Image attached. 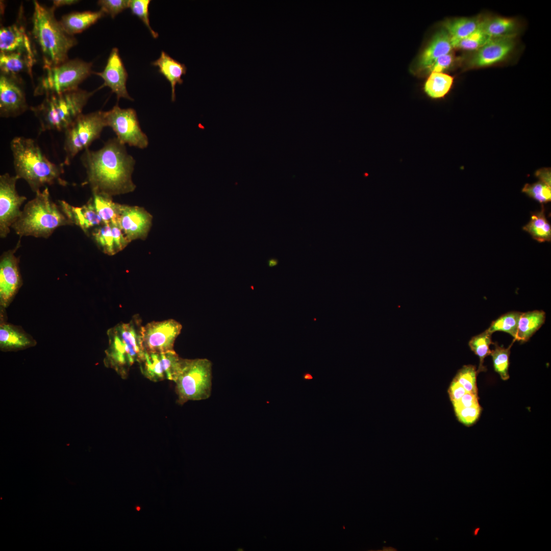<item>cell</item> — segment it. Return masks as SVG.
Instances as JSON below:
<instances>
[{
    "label": "cell",
    "mask_w": 551,
    "mask_h": 551,
    "mask_svg": "<svg viewBox=\"0 0 551 551\" xmlns=\"http://www.w3.org/2000/svg\"><path fill=\"white\" fill-rule=\"evenodd\" d=\"M81 160L92 191L112 196L134 190L131 176L135 161L116 138L97 151L86 149Z\"/></svg>",
    "instance_id": "1"
},
{
    "label": "cell",
    "mask_w": 551,
    "mask_h": 551,
    "mask_svg": "<svg viewBox=\"0 0 551 551\" xmlns=\"http://www.w3.org/2000/svg\"><path fill=\"white\" fill-rule=\"evenodd\" d=\"M33 3L31 35L41 53L43 69L58 65L68 60V53L77 41L57 20L54 7Z\"/></svg>",
    "instance_id": "2"
},
{
    "label": "cell",
    "mask_w": 551,
    "mask_h": 551,
    "mask_svg": "<svg viewBox=\"0 0 551 551\" xmlns=\"http://www.w3.org/2000/svg\"><path fill=\"white\" fill-rule=\"evenodd\" d=\"M10 148L16 176L24 180L34 192L47 185L66 184L61 178L63 169L48 160L33 139L14 137Z\"/></svg>",
    "instance_id": "3"
},
{
    "label": "cell",
    "mask_w": 551,
    "mask_h": 551,
    "mask_svg": "<svg viewBox=\"0 0 551 551\" xmlns=\"http://www.w3.org/2000/svg\"><path fill=\"white\" fill-rule=\"evenodd\" d=\"M142 320L138 314L128 322H119L107 331L109 346L106 350L105 364L126 379L131 367L140 363L145 352L142 338Z\"/></svg>",
    "instance_id": "4"
},
{
    "label": "cell",
    "mask_w": 551,
    "mask_h": 551,
    "mask_svg": "<svg viewBox=\"0 0 551 551\" xmlns=\"http://www.w3.org/2000/svg\"><path fill=\"white\" fill-rule=\"evenodd\" d=\"M35 193L11 227L18 235L47 238L57 228L73 224L53 201L47 187Z\"/></svg>",
    "instance_id": "5"
},
{
    "label": "cell",
    "mask_w": 551,
    "mask_h": 551,
    "mask_svg": "<svg viewBox=\"0 0 551 551\" xmlns=\"http://www.w3.org/2000/svg\"><path fill=\"white\" fill-rule=\"evenodd\" d=\"M94 91L79 88L45 96L42 102L31 108L38 118L41 131H65L82 113Z\"/></svg>",
    "instance_id": "6"
},
{
    "label": "cell",
    "mask_w": 551,
    "mask_h": 551,
    "mask_svg": "<svg viewBox=\"0 0 551 551\" xmlns=\"http://www.w3.org/2000/svg\"><path fill=\"white\" fill-rule=\"evenodd\" d=\"M212 362L207 359H183L174 382L177 402L182 405L189 400L208 398L212 390Z\"/></svg>",
    "instance_id": "7"
},
{
    "label": "cell",
    "mask_w": 551,
    "mask_h": 551,
    "mask_svg": "<svg viewBox=\"0 0 551 551\" xmlns=\"http://www.w3.org/2000/svg\"><path fill=\"white\" fill-rule=\"evenodd\" d=\"M92 63L74 59L44 68L35 88L34 95L45 96L78 89L79 85L92 73Z\"/></svg>",
    "instance_id": "8"
},
{
    "label": "cell",
    "mask_w": 551,
    "mask_h": 551,
    "mask_svg": "<svg viewBox=\"0 0 551 551\" xmlns=\"http://www.w3.org/2000/svg\"><path fill=\"white\" fill-rule=\"evenodd\" d=\"M106 127L105 111H97L79 116L64 131V163L69 164L80 152L88 149Z\"/></svg>",
    "instance_id": "9"
},
{
    "label": "cell",
    "mask_w": 551,
    "mask_h": 551,
    "mask_svg": "<svg viewBox=\"0 0 551 551\" xmlns=\"http://www.w3.org/2000/svg\"><path fill=\"white\" fill-rule=\"evenodd\" d=\"M107 126L112 128L118 140L123 144L144 149L148 144L146 134L142 131L135 110L122 109L118 105L105 111Z\"/></svg>",
    "instance_id": "10"
},
{
    "label": "cell",
    "mask_w": 551,
    "mask_h": 551,
    "mask_svg": "<svg viewBox=\"0 0 551 551\" xmlns=\"http://www.w3.org/2000/svg\"><path fill=\"white\" fill-rule=\"evenodd\" d=\"M182 324L173 319L153 321L142 325L141 338L145 352L162 353L173 349Z\"/></svg>",
    "instance_id": "11"
},
{
    "label": "cell",
    "mask_w": 551,
    "mask_h": 551,
    "mask_svg": "<svg viewBox=\"0 0 551 551\" xmlns=\"http://www.w3.org/2000/svg\"><path fill=\"white\" fill-rule=\"evenodd\" d=\"M19 178L4 173L0 176V236L5 238L10 228L21 215L20 209L27 198L20 195L16 189Z\"/></svg>",
    "instance_id": "12"
},
{
    "label": "cell",
    "mask_w": 551,
    "mask_h": 551,
    "mask_svg": "<svg viewBox=\"0 0 551 551\" xmlns=\"http://www.w3.org/2000/svg\"><path fill=\"white\" fill-rule=\"evenodd\" d=\"M183 360L174 350L162 353L145 352L143 360L139 364L142 374L152 382L165 380L174 382Z\"/></svg>",
    "instance_id": "13"
},
{
    "label": "cell",
    "mask_w": 551,
    "mask_h": 551,
    "mask_svg": "<svg viewBox=\"0 0 551 551\" xmlns=\"http://www.w3.org/2000/svg\"><path fill=\"white\" fill-rule=\"evenodd\" d=\"M4 252L0 259V310H6L22 285L19 259L15 255L19 247Z\"/></svg>",
    "instance_id": "14"
},
{
    "label": "cell",
    "mask_w": 551,
    "mask_h": 551,
    "mask_svg": "<svg viewBox=\"0 0 551 551\" xmlns=\"http://www.w3.org/2000/svg\"><path fill=\"white\" fill-rule=\"evenodd\" d=\"M25 92L16 77L1 73L0 76V115L2 117H16L28 109Z\"/></svg>",
    "instance_id": "15"
},
{
    "label": "cell",
    "mask_w": 551,
    "mask_h": 551,
    "mask_svg": "<svg viewBox=\"0 0 551 551\" xmlns=\"http://www.w3.org/2000/svg\"><path fill=\"white\" fill-rule=\"evenodd\" d=\"M22 53L36 59L31 35L27 33L22 7L16 22L0 29V53Z\"/></svg>",
    "instance_id": "16"
},
{
    "label": "cell",
    "mask_w": 551,
    "mask_h": 551,
    "mask_svg": "<svg viewBox=\"0 0 551 551\" xmlns=\"http://www.w3.org/2000/svg\"><path fill=\"white\" fill-rule=\"evenodd\" d=\"M151 222L152 216L143 208L120 204L117 225L129 242L146 237Z\"/></svg>",
    "instance_id": "17"
},
{
    "label": "cell",
    "mask_w": 551,
    "mask_h": 551,
    "mask_svg": "<svg viewBox=\"0 0 551 551\" xmlns=\"http://www.w3.org/2000/svg\"><path fill=\"white\" fill-rule=\"evenodd\" d=\"M515 45V35L491 38L470 59V67H482L493 65L505 60Z\"/></svg>",
    "instance_id": "18"
},
{
    "label": "cell",
    "mask_w": 551,
    "mask_h": 551,
    "mask_svg": "<svg viewBox=\"0 0 551 551\" xmlns=\"http://www.w3.org/2000/svg\"><path fill=\"white\" fill-rule=\"evenodd\" d=\"M94 73L104 80V84L100 88L106 86L109 87L112 92L116 94L118 99L124 98L133 100L127 89L126 82L128 75L118 48L115 47L112 49L104 69L102 72Z\"/></svg>",
    "instance_id": "19"
},
{
    "label": "cell",
    "mask_w": 551,
    "mask_h": 551,
    "mask_svg": "<svg viewBox=\"0 0 551 551\" xmlns=\"http://www.w3.org/2000/svg\"><path fill=\"white\" fill-rule=\"evenodd\" d=\"M0 312V347L2 350H19L36 345V340L21 327L6 321L5 310Z\"/></svg>",
    "instance_id": "20"
},
{
    "label": "cell",
    "mask_w": 551,
    "mask_h": 551,
    "mask_svg": "<svg viewBox=\"0 0 551 551\" xmlns=\"http://www.w3.org/2000/svg\"><path fill=\"white\" fill-rule=\"evenodd\" d=\"M59 205L72 224L79 226L88 235L90 229L104 223L95 209L92 198L81 207L71 206L64 201H59Z\"/></svg>",
    "instance_id": "21"
},
{
    "label": "cell",
    "mask_w": 551,
    "mask_h": 551,
    "mask_svg": "<svg viewBox=\"0 0 551 551\" xmlns=\"http://www.w3.org/2000/svg\"><path fill=\"white\" fill-rule=\"evenodd\" d=\"M452 48L448 33L444 29L437 32L420 56L419 66L427 68L439 57L450 53Z\"/></svg>",
    "instance_id": "22"
},
{
    "label": "cell",
    "mask_w": 551,
    "mask_h": 551,
    "mask_svg": "<svg viewBox=\"0 0 551 551\" xmlns=\"http://www.w3.org/2000/svg\"><path fill=\"white\" fill-rule=\"evenodd\" d=\"M158 67L159 72L169 82L171 88V101L176 99V86L183 83L182 76L187 72L186 65L162 51L160 57L152 63Z\"/></svg>",
    "instance_id": "23"
},
{
    "label": "cell",
    "mask_w": 551,
    "mask_h": 551,
    "mask_svg": "<svg viewBox=\"0 0 551 551\" xmlns=\"http://www.w3.org/2000/svg\"><path fill=\"white\" fill-rule=\"evenodd\" d=\"M105 14L101 10L95 12H74L63 16L60 22L65 31L73 36L88 28Z\"/></svg>",
    "instance_id": "24"
},
{
    "label": "cell",
    "mask_w": 551,
    "mask_h": 551,
    "mask_svg": "<svg viewBox=\"0 0 551 551\" xmlns=\"http://www.w3.org/2000/svg\"><path fill=\"white\" fill-rule=\"evenodd\" d=\"M36 62V59L22 53H0L1 73L16 76L25 72L32 78V68Z\"/></svg>",
    "instance_id": "25"
},
{
    "label": "cell",
    "mask_w": 551,
    "mask_h": 551,
    "mask_svg": "<svg viewBox=\"0 0 551 551\" xmlns=\"http://www.w3.org/2000/svg\"><path fill=\"white\" fill-rule=\"evenodd\" d=\"M545 313L534 310L522 313L519 319L515 340L525 342L538 331L545 320Z\"/></svg>",
    "instance_id": "26"
},
{
    "label": "cell",
    "mask_w": 551,
    "mask_h": 551,
    "mask_svg": "<svg viewBox=\"0 0 551 551\" xmlns=\"http://www.w3.org/2000/svg\"><path fill=\"white\" fill-rule=\"evenodd\" d=\"M480 29L490 38L515 35L517 22L513 18L495 17L482 19Z\"/></svg>",
    "instance_id": "27"
},
{
    "label": "cell",
    "mask_w": 551,
    "mask_h": 551,
    "mask_svg": "<svg viewBox=\"0 0 551 551\" xmlns=\"http://www.w3.org/2000/svg\"><path fill=\"white\" fill-rule=\"evenodd\" d=\"M92 201L95 209L105 224H117L120 204L114 203L112 196L92 191Z\"/></svg>",
    "instance_id": "28"
},
{
    "label": "cell",
    "mask_w": 551,
    "mask_h": 551,
    "mask_svg": "<svg viewBox=\"0 0 551 551\" xmlns=\"http://www.w3.org/2000/svg\"><path fill=\"white\" fill-rule=\"evenodd\" d=\"M523 230L539 242L550 241L551 227L546 218L543 205L540 211L532 213L530 221L523 227Z\"/></svg>",
    "instance_id": "29"
},
{
    "label": "cell",
    "mask_w": 551,
    "mask_h": 551,
    "mask_svg": "<svg viewBox=\"0 0 551 551\" xmlns=\"http://www.w3.org/2000/svg\"><path fill=\"white\" fill-rule=\"evenodd\" d=\"M481 19L468 17L455 18L446 20L443 27L451 39H461L477 31L480 27Z\"/></svg>",
    "instance_id": "30"
},
{
    "label": "cell",
    "mask_w": 551,
    "mask_h": 551,
    "mask_svg": "<svg viewBox=\"0 0 551 551\" xmlns=\"http://www.w3.org/2000/svg\"><path fill=\"white\" fill-rule=\"evenodd\" d=\"M453 77L443 72H431L424 85V91L430 97L441 98L449 91Z\"/></svg>",
    "instance_id": "31"
},
{
    "label": "cell",
    "mask_w": 551,
    "mask_h": 551,
    "mask_svg": "<svg viewBox=\"0 0 551 551\" xmlns=\"http://www.w3.org/2000/svg\"><path fill=\"white\" fill-rule=\"evenodd\" d=\"M491 335L492 334L486 330L481 334L472 337L469 341L468 345L470 348L479 357L480 359L479 366L477 370L478 374L486 370L484 366V359L491 354L489 346L493 343Z\"/></svg>",
    "instance_id": "32"
},
{
    "label": "cell",
    "mask_w": 551,
    "mask_h": 551,
    "mask_svg": "<svg viewBox=\"0 0 551 551\" xmlns=\"http://www.w3.org/2000/svg\"><path fill=\"white\" fill-rule=\"evenodd\" d=\"M522 312L510 311L493 321L487 330L491 333L500 331L508 333L516 339L518 324Z\"/></svg>",
    "instance_id": "33"
},
{
    "label": "cell",
    "mask_w": 551,
    "mask_h": 551,
    "mask_svg": "<svg viewBox=\"0 0 551 551\" xmlns=\"http://www.w3.org/2000/svg\"><path fill=\"white\" fill-rule=\"evenodd\" d=\"M513 340L509 347L505 348L499 346L497 342H493L494 349L491 350L490 355L492 358L494 370L500 375L501 379L506 381L509 379V367L510 349L513 343Z\"/></svg>",
    "instance_id": "34"
},
{
    "label": "cell",
    "mask_w": 551,
    "mask_h": 551,
    "mask_svg": "<svg viewBox=\"0 0 551 551\" xmlns=\"http://www.w3.org/2000/svg\"><path fill=\"white\" fill-rule=\"evenodd\" d=\"M93 239L103 252L108 255L116 254L110 224H105L95 228L92 232Z\"/></svg>",
    "instance_id": "35"
},
{
    "label": "cell",
    "mask_w": 551,
    "mask_h": 551,
    "mask_svg": "<svg viewBox=\"0 0 551 551\" xmlns=\"http://www.w3.org/2000/svg\"><path fill=\"white\" fill-rule=\"evenodd\" d=\"M491 38L479 28L470 35L459 39H451L453 47L467 51H477Z\"/></svg>",
    "instance_id": "36"
},
{
    "label": "cell",
    "mask_w": 551,
    "mask_h": 551,
    "mask_svg": "<svg viewBox=\"0 0 551 551\" xmlns=\"http://www.w3.org/2000/svg\"><path fill=\"white\" fill-rule=\"evenodd\" d=\"M477 370L472 365H464L460 369L454 378L465 389L470 393L478 396L477 387Z\"/></svg>",
    "instance_id": "37"
},
{
    "label": "cell",
    "mask_w": 551,
    "mask_h": 551,
    "mask_svg": "<svg viewBox=\"0 0 551 551\" xmlns=\"http://www.w3.org/2000/svg\"><path fill=\"white\" fill-rule=\"evenodd\" d=\"M522 192L542 205L551 201V186L540 181L532 184H525Z\"/></svg>",
    "instance_id": "38"
},
{
    "label": "cell",
    "mask_w": 551,
    "mask_h": 551,
    "mask_svg": "<svg viewBox=\"0 0 551 551\" xmlns=\"http://www.w3.org/2000/svg\"><path fill=\"white\" fill-rule=\"evenodd\" d=\"M150 0H131L129 8L133 15L137 16L148 29L154 38L158 37V34L151 27L149 18V6Z\"/></svg>",
    "instance_id": "39"
},
{
    "label": "cell",
    "mask_w": 551,
    "mask_h": 551,
    "mask_svg": "<svg viewBox=\"0 0 551 551\" xmlns=\"http://www.w3.org/2000/svg\"><path fill=\"white\" fill-rule=\"evenodd\" d=\"M479 404L455 410L459 421L466 426L473 424L478 419L481 412Z\"/></svg>",
    "instance_id": "40"
},
{
    "label": "cell",
    "mask_w": 551,
    "mask_h": 551,
    "mask_svg": "<svg viewBox=\"0 0 551 551\" xmlns=\"http://www.w3.org/2000/svg\"><path fill=\"white\" fill-rule=\"evenodd\" d=\"M129 4L128 0H100L97 2L101 10L105 14L110 15L112 18L129 8Z\"/></svg>",
    "instance_id": "41"
},
{
    "label": "cell",
    "mask_w": 551,
    "mask_h": 551,
    "mask_svg": "<svg viewBox=\"0 0 551 551\" xmlns=\"http://www.w3.org/2000/svg\"><path fill=\"white\" fill-rule=\"evenodd\" d=\"M453 60V56L449 53L439 57L427 68L431 72H442L451 66Z\"/></svg>",
    "instance_id": "42"
},
{
    "label": "cell",
    "mask_w": 551,
    "mask_h": 551,
    "mask_svg": "<svg viewBox=\"0 0 551 551\" xmlns=\"http://www.w3.org/2000/svg\"><path fill=\"white\" fill-rule=\"evenodd\" d=\"M110 225L114 240V248L116 253L124 249L129 241L122 233V231L117 225L112 224H110Z\"/></svg>",
    "instance_id": "43"
},
{
    "label": "cell",
    "mask_w": 551,
    "mask_h": 551,
    "mask_svg": "<svg viewBox=\"0 0 551 551\" xmlns=\"http://www.w3.org/2000/svg\"><path fill=\"white\" fill-rule=\"evenodd\" d=\"M479 404L478 397L471 393L467 392L458 400L453 403L454 410L464 407H468Z\"/></svg>",
    "instance_id": "44"
},
{
    "label": "cell",
    "mask_w": 551,
    "mask_h": 551,
    "mask_svg": "<svg viewBox=\"0 0 551 551\" xmlns=\"http://www.w3.org/2000/svg\"><path fill=\"white\" fill-rule=\"evenodd\" d=\"M467 392L455 380H453L448 389V393L452 403L458 400Z\"/></svg>",
    "instance_id": "45"
},
{
    "label": "cell",
    "mask_w": 551,
    "mask_h": 551,
    "mask_svg": "<svg viewBox=\"0 0 551 551\" xmlns=\"http://www.w3.org/2000/svg\"><path fill=\"white\" fill-rule=\"evenodd\" d=\"M535 176L540 181L551 186V173L550 168H543L536 171Z\"/></svg>",
    "instance_id": "46"
},
{
    "label": "cell",
    "mask_w": 551,
    "mask_h": 551,
    "mask_svg": "<svg viewBox=\"0 0 551 551\" xmlns=\"http://www.w3.org/2000/svg\"><path fill=\"white\" fill-rule=\"evenodd\" d=\"M79 2V1L77 0H55L53 1V7L56 9L62 6H70Z\"/></svg>",
    "instance_id": "47"
},
{
    "label": "cell",
    "mask_w": 551,
    "mask_h": 551,
    "mask_svg": "<svg viewBox=\"0 0 551 551\" xmlns=\"http://www.w3.org/2000/svg\"><path fill=\"white\" fill-rule=\"evenodd\" d=\"M268 265L269 267H273L278 265L279 261L275 258H271L268 260Z\"/></svg>",
    "instance_id": "48"
},
{
    "label": "cell",
    "mask_w": 551,
    "mask_h": 551,
    "mask_svg": "<svg viewBox=\"0 0 551 551\" xmlns=\"http://www.w3.org/2000/svg\"><path fill=\"white\" fill-rule=\"evenodd\" d=\"M304 378L305 380H309L312 379L313 377L312 376V375L310 373H309L308 372H306L304 374Z\"/></svg>",
    "instance_id": "49"
}]
</instances>
